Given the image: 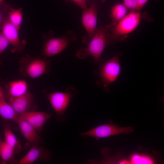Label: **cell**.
Instances as JSON below:
<instances>
[{
    "mask_svg": "<svg viewBox=\"0 0 164 164\" xmlns=\"http://www.w3.org/2000/svg\"><path fill=\"white\" fill-rule=\"evenodd\" d=\"M2 9L8 21L19 30L23 20L22 8L15 9L9 5H5Z\"/></svg>",
    "mask_w": 164,
    "mask_h": 164,
    "instance_id": "15",
    "label": "cell"
},
{
    "mask_svg": "<svg viewBox=\"0 0 164 164\" xmlns=\"http://www.w3.org/2000/svg\"><path fill=\"white\" fill-rule=\"evenodd\" d=\"M5 99H6L5 92L0 85V101Z\"/></svg>",
    "mask_w": 164,
    "mask_h": 164,
    "instance_id": "26",
    "label": "cell"
},
{
    "mask_svg": "<svg viewBox=\"0 0 164 164\" xmlns=\"http://www.w3.org/2000/svg\"><path fill=\"white\" fill-rule=\"evenodd\" d=\"M9 44L8 41L0 31V56Z\"/></svg>",
    "mask_w": 164,
    "mask_h": 164,
    "instance_id": "22",
    "label": "cell"
},
{
    "mask_svg": "<svg viewBox=\"0 0 164 164\" xmlns=\"http://www.w3.org/2000/svg\"><path fill=\"white\" fill-rule=\"evenodd\" d=\"M4 0H0V5L3 3Z\"/></svg>",
    "mask_w": 164,
    "mask_h": 164,
    "instance_id": "28",
    "label": "cell"
},
{
    "mask_svg": "<svg viewBox=\"0 0 164 164\" xmlns=\"http://www.w3.org/2000/svg\"><path fill=\"white\" fill-rule=\"evenodd\" d=\"M149 0H137L138 4V11L140 12L143 7Z\"/></svg>",
    "mask_w": 164,
    "mask_h": 164,
    "instance_id": "25",
    "label": "cell"
},
{
    "mask_svg": "<svg viewBox=\"0 0 164 164\" xmlns=\"http://www.w3.org/2000/svg\"><path fill=\"white\" fill-rule=\"evenodd\" d=\"M98 64L96 75L99 79L97 84L106 90L119 76L121 70L119 58L115 55L106 62L102 60Z\"/></svg>",
    "mask_w": 164,
    "mask_h": 164,
    "instance_id": "3",
    "label": "cell"
},
{
    "mask_svg": "<svg viewBox=\"0 0 164 164\" xmlns=\"http://www.w3.org/2000/svg\"><path fill=\"white\" fill-rule=\"evenodd\" d=\"M9 102L19 115L32 111L34 97L30 93L27 92L19 97L9 100Z\"/></svg>",
    "mask_w": 164,
    "mask_h": 164,
    "instance_id": "12",
    "label": "cell"
},
{
    "mask_svg": "<svg viewBox=\"0 0 164 164\" xmlns=\"http://www.w3.org/2000/svg\"><path fill=\"white\" fill-rule=\"evenodd\" d=\"M134 131L131 127H121L111 123L101 125L87 131L81 132L82 136H87L95 138L96 140L120 134H128Z\"/></svg>",
    "mask_w": 164,
    "mask_h": 164,
    "instance_id": "7",
    "label": "cell"
},
{
    "mask_svg": "<svg viewBox=\"0 0 164 164\" xmlns=\"http://www.w3.org/2000/svg\"><path fill=\"white\" fill-rule=\"evenodd\" d=\"M16 153L14 149L5 141L0 145V159L1 164H6L8 162L18 163V161L15 159Z\"/></svg>",
    "mask_w": 164,
    "mask_h": 164,
    "instance_id": "16",
    "label": "cell"
},
{
    "mask_svg": "<svg viewBox=\"0 0 164 164\" xmlns=\"http://www.w3.org/2000/svg\"><path fill=\"white\" fill-rule=\"evenodd\" d=\"M17 122L22 135L27 141L33 145L40 143L41 138L33 126L25 120L19 118Z\"/></svg>",
    "mask_w": 164,
    "mask_h": 164,
    "instance_id": "14",
    "label": "cell"
},
{
    "mask_svg": "<svg viewBox=\"0 0 164 164\" xmlns=\"http://www.w3.org/2000/svg\"><path fill=\"white\" fill-rule=\"evenodd\" d=\"M52 116V114L49 113L32 111L19 115L18 118L25 120L38 132H40L45 123Z\"/></svg>",
    "mask_w": 164,
    "mask_h": 164,
    "instance_id": "9",
    "label": "cell"
},
{
    "mask_svg": "<svg viewBox=\"0 0 164 164\" xmlns=\"http://www.w3.org/2000/svg\"><path fill=\"white\" fill-rule=\"evenodd\" d=\"M52 157V153L48 149L38 145H33L28 152L18 161V164H32L38 159L47 162Z\"/></svg>",
    "mask_w": 164,
    "mask_h": 164,
    "instance_id": "8",
    "label": "cell"
},
{
    "mask_svg": "<svg viewBox=\"0 0 164 164\" xmlns=\"http://www.w3.org/2000/svg\"><path fill=\"white\" fill-rule=\"evenodd\" d=\"M107 0H101V2L102 3L104 2Z\"/></svg>",
    "mask_w": 164,
    "mask_h": 164,
    "instance_id": "29",
    "label": "cell"
},
{
    "mask_svg": "<svg viewBox=\"0 0 164 164\" xmlns=\"http://www.w3.org/2000/svg\"><path fill=\"white\" fill-rule=\"evenodd\" d=\"M28 84L24 80L10 81L5 86L4 92L6 99L8 100L21 96L27 93Z\"/></svg>",
    "mask_w": 164,
    "mask_h": 164,
    "instance_id": "13",
    "label": "cell"
},
{
    "mask_svg": "<svg viewBox=\"0 0 164 164\" xmlns=\"http://www.w3.org/2000/svg\"><path fill=\"white\" fill-rule=\"evenodd\" d=\"M77 39L75 32L71 30L67 31L64 36L51 37L45 44L43 55L45 57L55 56L63 51L69 44Z\"/></svg>",
    "mask_w": 164,
    "mask_h": 164,
    "instance_id": "5",
    "label": "cell"
},
{
    "mask_svg": "<svg viewBox=\"0 0 164 164\" xmlns=\"http://www.w3.org/2000/svg\"><path fill=\"white\" fill-rule=\"evenodd\" d=\"M130 163L134 164H150L154 163L150 157L137 154H134L131 158Z\"/></svg>",
    "mask_w": 164,
    "mask_h": 164,
    "instance_id": "20",
    "label": "cell"
},
{
    "mask_svg": "<svg viewBox=\"0 0 164 164\" xmlns=\"http://www.w3.org/2000/svg\"><path fill=\"white\" fill-rule=\"evenodd\" d=\"M77 91L73 87H67L64 91H56L48 94L47 98L53 109L60 117V121H65V113L68 107Z\"/></svg>",
    "mask_w": 164,
    "mask_h": 164,
    "instance_id": "4",
    "label": "cell"
},
{
    "mask_svg": "<svg viewBox=\"0 0 164 164\" xmlns=\"http://www.w3.org/2000/svg\"><path fill=\"white\" fill-rule=\"evenodd\" d=\"M98 4L93 2L89 7L82 9L81 22L87 34L83 37L82 42L87 44L92 37L97 29Z\"/></svg>",
    "mask_w": 164,
    "mask_h": 164,
    "instance_id": "6",
    "label": "cell"
},
{
    "mask_svg": "<svg viewBox=\"0 0 164 164\" xmlns=\"http://www.w3.org/2000/svg\"><path fill=\"white\" fill-rule=\"evenodd\" d=\"M2 34L16 51L22 52L24 44L20 39L17 28L10 23L6 19L1 29Z\"/></svg>",
    "mask_w": 164,
    "mask_h": 164,
    "instance_id": "10",
    "label": "cell"
},
{
    "mask_svg": "<svg viewBox=\"0 0 164 164\" xmlns=\"http://www.w3.org/2000/svg\"><path fill=\"white\" fill-rule=\"evenodd\" d=\"M67 2H72L74 3L82 9L87 6L86 5L87 0H65Z\"/></svg>",
    "mask_w": 164,
    "mask_h": 164,
    "instance_id": "23",
    "label": "cell"
},
{
    "mask_svg": "<svg viewBox=\"0 0 164 164\" xmlns=\"http://www.w3.org/2000/svg\"><path fill=\"white\" fill-rule=\"evenodd\" d=\"M6 19L5 14L0 10V30L1 29L2 26Z\"/></svg>",
    "mask_w": 164,
    "mask_h": 164,
    "instance_id": "24",
    "label": "cell"
},
{
    "mask_svg": "<svg viewBox=\"0 0 164 164\" xmlns=\"http://www.w3.org/2000/svg\"><path fill=\"white\" fill-rule=\"evenodd\" d=\"M2 125L5 141L14 149L16 153H19L21 149L20 142L17 140L9 125L5 123H3Z\"/></svg>",
    "mask_w": 164,
    "mask_h": 164,
    "instance_id": "18",
    "label": "cell"
},
{
    "mask_svg": "<svg viewBox=\"0 0 164 164\" xmlns=\"http://www.w3.org/2000/svg\"><path fill=\"white\" fill-rule=\"evenodd\" d=\"M111 25L100 26L97 28L94 36L86 46L78 50L76 56L81 60L92 56L94 63L99 64L102 60V54L105 47L111 44L110 35Z\"/></svg>",
    "mask_w": 164,
    "mask_h": 164,
    "instance_id": "1",
    "label": "cell"
},
{
    "mask_svg": "<svg viewBox=\"0 0 164 164\" xmlns=\"http://www.w3.org/2000/svg\"><path fill=\"white\" fill-rule=\"evenodd\" d=\"M122 4L130 12L138 11L137 0H123Z\"/></svg>",
    "mask_w": 164,
    "mask_h": 164,
    "instance_id": "21",
    "label": "cell"
},
{
    "mask_svg": "<svg viewBox=\"0 0 164 164\" xmlns=\"http://www.w3.org/2000/svg\"><path fill=\"white\" fill-rule=\"evenodd\" d=\"M25 71L29 77L35 79L48 72L50 62L45 59H36L30 60L26 64Z\"/></svg>",
    "mask_w": 164,
    "mask_h": 164,
    "instance_id": "11",
    "label": "cell"
},
{
    "mask_svg": "<svg viewBox=\"0 0 164 164\" xmlns=\"http://www.w3.org/2000/svg\"><path fill=\"white\" fill-rule=\"evenodd\" d=\"M0 116L4 120L17 122L19 115L5 99L0 101Z\"/></svg>",
    "mask_w": 164,
    "mask_h": 164,
    "instance_id": "17",
    "label": "cell"
},
{
    "mask_svg": "<svg viewBox=\"0 0 164 164\" xmlns=\"http://www.w3.org/2000/svg\"><path fill=\"white\" fill-rule=\"evenodd\" d=\"M2 142V141L1 140V138H0V144H1V142Z\"/></svg>",
    "mask_w": 164,
    "mask_h": 164,
    "instance_id": "30",
    "label": "cell"
},
{
    "mask_svg": "<svg viewBox=\"0 0 164 164\" xmlns=\"http://www.w3.org/2000/svg\"><path fill=\"white\" fill-rule=\"evenodd\" d=\"M145 15L142 14L140 12H130L115 24L111 23V44L125 39L128 34L135 30L141 20L145 18L144 17Z\"/></svg>",
    "mask_w": 164,
    "mask_h": 164,
    "instance_id": "2",
    "label": "cell"
},
{
    "mask_svg": "<svg viewBox=\"0 0 164 164\" xmlns=\"http://www.w3.org/2000/svg\"><path fill=\"white\" fill-rule=\"evenodd\" d=\"M128 10L121 3L116 4L112 7L110 16L112 21L111 23L114 25L121 20L127 14Z\"/></svg>",
    "mask_w": 164,
    "mask_h": 164,
    "instance_id": "19",
    "label": "cell"
},
{
    "mask_svg": "<svg viewBox=\"0 0 164 164\" xmlns=\"http://www.w3.org/2000/svg\"><path fill=\"white\" fill-rule=\"evenodd\" d=\"M120 164H130V162L126 160H123L121 161Z\"/></svg>",
    "mask_w": 164,
    "mask_h": 164,
    "instance_id": "27",
    "label": "cell"
}]
</instances>
